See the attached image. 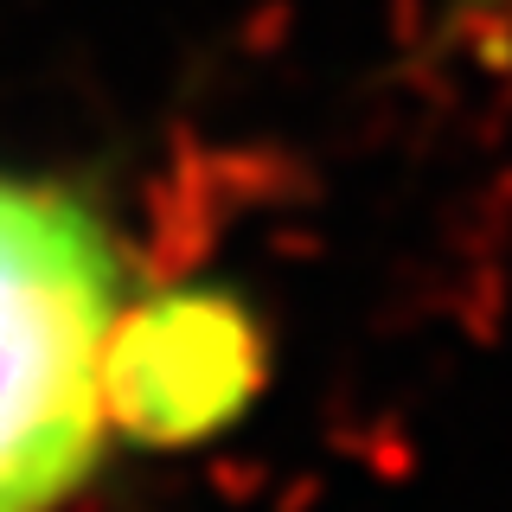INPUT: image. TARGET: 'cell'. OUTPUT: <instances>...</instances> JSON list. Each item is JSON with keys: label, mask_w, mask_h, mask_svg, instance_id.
<instances>
[{"label": "cell", "mask_w": 512, "mask_h": 512, "mask_svg": "<svg viewBox=\"0 0 512 512\" xmlns=\"http://www.w3.org/2000/svg\"><path fill=\"white\" fill-rule=\"evenodd\" d=\"M116 269L71 199L0 173V512H45L90 474L109 416Z\"/></svg>", "instance_id": "1"}]
</instances>
